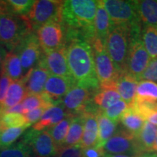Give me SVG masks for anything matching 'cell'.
Instances as JSON below:
<instances>
[{"label": "cell", "instance_id": "obj_1", "mask_svg": "<svg viewBox=\"0 0 157 157\" xmlns=\"http://www.w3.org/2000/svg\"><path fill=\"white\" fill-rule=\"evenodd\" d=\"M98 1L67 0L64 1L62 24L66 33V42L72 38H80L90 44L95 39L94 22Z\"/></svg>", "mask_w": 157, "mask_h": 157}, {"label": "cell", "instance_id": "obj_2", "mask_svg": "<svg viewBox=\"0 0 157 157\" xmlns=\"http://www.w3.org/2000/svg\"><path fill=\"white\" fill-rule=\"evenodd\" d=\"M66 47L68 69L76 85L95 91L99 90L91 44L83 39L73 38L66 41Z\"/></svg>", "mask_w": 157, "mask_h": 157}, {"label": "cell", "instance_id": "obj_3", "mask_svg": "<svg viewBox=\"0 0 157 157\" xmlns=\"http://www.w3.org/2000/svg\"><path fill=\"white\" fill-rule=\"evenodd\" d=\"M130 35L127 25H114L104 42L108 54L120 74L126 72Z\"/></svg>", "mask_w": 157, "mask_h": 157}, {"label": "cell", "instance_id": "obj_4", "mask_svg": "<svg viewBox=\"0 0 157 157\" xmlns=\"http://www.w3.org/2000/svg\"><path fill=\"white\" fill-rule=\"evenodd\" d=\"M34 31L24 17L10 13L0 16V44L13 52L23 39Z\"/></svg>", "mask_w": 157, "mask_h": 157}, {"label": "cell", "instance_id": "obj_5", "mask_svg": "<svg viewBox=\"0 0 157 157\" xmlns=\"http://www.w3.org/2000/svg\"><path fill=\"white\" fill-rule=\"evenodd\" d=\"M91 45L100 87H111L116 89V82L120 73L115 68L112 60L108 54L104 42L101 39H95Z\"/></svg>", "mask_w": 157, "mask_h": 157}, {"label": "cell", "instance_id": "obj_6", "mask_svg": "<svg viewBox=\"0 0 157 157\" xmlns=\"http://www.w3.org/2000/svg\"><path fill=\"white\" fill-rule=\"evenodd\" d=\"M64 1L60 0H37L30 12L23 16L28 21L33 31L50 22L62 23V11Z\"/></svg>", "mask_w": 157, "mask_h": 157}, {"label": "cell", "instance_id": "obj_7", "mask_svg": "<svg viewBox=\"0 0 157 157\" xmlns=\"http://www.w3.org/2000/svg\"><path fill=\"white\" fill-rule=\"evenodd\" d=\"M104 8L109 15L113 26L127 25L131 29H141L135 1L102 0Z\"/></svg>", "mask_w": 157, "mask_h": 157}, {"label": "cell", "instance_id": "obj_8", "mask_svg": "<svg viewBox=\"0 0 157 157\" xmlns=\"http://www.w3.org/2000/svg\"><path fill=\"white\" fill-rule=\"evenodd\" d=\"M141 32V29H130V43L126 68V73L138 82L151 60L143 44Z\"/></svg>", "mask_w": 157, "mask_h": 157}, {"label": "cell", "instance_id": "obj_9", "mask_svg": "<svg viewBox=\"0 0 157 157\" xmlns=\"http://www.w3.org/2000/svg\"><path fill=\"white\" fill-rule=\"evenodd\" d=\"M97 91L76 84L62 98L61 103L67 114L76 116L85 112H97L98 109L93 103Z\"/></svg>", "mask_w": 157, "mask_h": 157}, {"label": "cell", "instance_id": "obj_10", "mask_svg": "<svg viewBox=\"0 0 157 157\" xmlns=\"http://www.w3.org/2000/svg\"><path fill=\"white\" fill-rule=\"evenodd\" d=\"M13 52L19 56L24 76L38 64L43 53L36 32L27 34Z\"/></svg>", "mask_w": 157, "mask_h": 157}, {"label": "cell", "instance_id": "obj_11", "mask_svg": "<svg viewBox=\"0 0 157 157\" xmlns=\"http://www.w3.org/2000/svg\"><path fill=\"white\" fill-rule=\"evenodd\" d=\"M22 141L37 156L56 157L58 148L48 129L36 130L31 129L25 133Z\"/></svg>", "mask_w": 157, "mask_h": 157}, {"label": "cell", "instance_id": "obj_12", "mask_svg": "<svg viewBox=\"0 0 157 157\" xmlns=\"http://www.w3.org/2000/svg\"><path fill=\"white\" fill-rule=\"evenodd\" d=\"M36 34L43 52L57 50L66 45V33L62 23H46L37 29Z\"/></svg>", "mask_w": 157, "mask_h": 157}, {"label": "cell", "instance_id": "obj_13", "mask_svg": "<svg viewBox=\"0 0 157 157\" xmlns=\"http://www.w3.org/2000/svg\"><path fill=\"white\" fill-rule=\"evenodd\" d=\"M105 154L139 155L135 137L124 129H119L103 146Z\"/></svg>", "mask_w": 157, "mask_h": 157}, {"label": "cell", "instance_id": "obj_14", "mask_svg": "<svg viewBox=\"0 0 157 157\" xmlns=\"http://www.w3.org/2000/svg\"><path fill=\"white\" fill-rule=\"evenodd\" d=\"M38 63L46 68L50 75L71 77L68 69L66 45L57 50L43 52Z\"/></svg>", "mask_w": 157, "mask_h": 157}, {"label": "cell", "instance_id": "obj_15", "mask_svg": "<svg viewBox=\"0 0 157 157\" xmlns=\"http://www.w3.org/2000/svg\"><path fill=\"white\" fill-rule=\"evenodd\" d=\"M50 74L42 65L38 63L21 78L27 94L40 95L44 92L47 80Z\"/></svg>", "mask_w": 157, "mask_h": 157}, {"label": "cell", "instance_id": "obj_16", "mask_svg": "<svg viewBox=\"0 0 157 157\" xmlns=\"http://www.w3.org/2000/svg\"><path fill=\"white\" fill-rule=\"evenodd\" d=\"M76 85L71 77L50 75L45 83L44 93L57 103H61L62 98Z\"/></svg>", "mask_w": 157, "mask_h": 157}, {"label": "cell", "instance_id": "obj_17", "mask_svg": "<svg viewBox=\"0 0 157 157\" xmlns=\"http://www.w3.org/2000/svg\"><path fill=\"white\" fill-rule=\"evenodd\" d=\"M137 84L136 78L126 72L120 74L116 82V90L129 108L134 105Z\"/></svg>", "mask_w": 157, "mask_h": 157}, {"label": "cell", "instance_id": "obj_18", "mask_svg": "<svg viewBox=\"0 0 157 157\" xmlns=\"http://www.w3.org/2000/svg\"><path fill=\"white\" fill-rule=\"evenodd\" d=\"M67 116L63 104H57L45 110L39 121L33 125L32 128L39 131L50 128L60 122Z\"/></svg>", "mask_w": 157, "mask_h": 157}, {"label": "cell", "instance_id": "obj_19", "mask_svg": "<svg viewBox=\"0 0 157 157\" xmlns=\"http://www.w3.org/2000/svg\"><path fill=\"white\" fill-rule=\"evenodd\" d=\"M157 137V127L148 121H146L142 129L135 137L137 148L139 154L154 152V144Z\"/></svg>", "mask_w": 157, "mask_h": 157}, {"label": "cell", "instance_id": "obj_20", "mask_svg": "<svg viewBox=\"0 0 157 157\" xmlns=\"http://www.w3.org/2000/svg\"><path fill=\"white\" fill-rule=\"evenodd\" d=\"M83 115L84 118V132L80 146L82 148L96 146L98 138V125L96 113L85 112Z\"/></svg>", "mask_w": 157, "mask_h": 157}, {"label": "cell", "instance_id": "obj_21", "mask_svg": "<svg viewBox=\"0 0 157 157\" xmlns=\"http://www.w3.org/2000/svg\"><path fill=\"white\" fill-rule=\"evenodd\" d=\"M135 4L140 23L145 26L157 28V1L138 0Z\"/></svg>", "mask_w": 157, "mask_h": 157}, {"label": "cell", "instance_id": "obj_22", "mask_svg": "<svg viewBox=\"0 0 157 157\" xmlns=\"http://www.w3.org/2000/svg\"><path fill=\"white\" fill-rule=\"evenodd\" d=\"M98 125V138L96 146L103 148L105 143L117 132L118 123L103 114L101 110L96 112Z\"/></svg>", "mask_w": 157, "mask_h": 157}, {"label": "cell", "instance_id": "obj_23", "mask_svg": "<svg viewBox=\"0 0 157 157\" xmlns=\"http://www.w3.org/2000/svg\"><path fill=\"white\" fill-rule=\"evenodd\" d=\"M112 27L113 25L110 21L109 15L104 8L101 1H98L95 22H94L95 39H101L103 42H105Z\"/></svg>", "mask_w": 157, "mask_h": 157}, {"label": "cell", "instance_id": "obj_24", "mask_svg": "<svg viewBox=\"0 0 157 157\" xmlns=\"http://www.w3.org/2000/svg\"><path fill=\"white\" fill-rule=\"evenodd\" d=\"M123 129L136 137L142 129L146 120L134 108H129L120 119Z\"/></svg>", "mask_w": 157, "mask_h": 157}, {"label": "cell", "instance_id": "obj_25", "mask_svg": "<svg viewBox=\"0 0 157 157\" xmlns=\"http://www.w3.org/2000/svg\"><path fill=\"white\" fill-rule=\"evenodd\" d=\"M121 99L115 88L100 87L93 96V103L97 109L104 111Z\"/></svg>", "mask_w": 157, "mask_h": 157}, {"label": "cell", "instance_id": "obj_26", "mask_svg": "<svg viewBox=\"0 0 157 157\" xmlns=\"http://www.w3.org/2000/svg\"><path fill=\"white\" fill-rule=\"evenodd\" d=\"M26 95L27 93L22 80L12 81L3 105L0 107V112L21 103Z\"/></svg>", "mask_w": 157, "mask_h": 157}, {"label": "cell", "instance_id": "obj_27", "mask_svg": "<svg viewBox=\"0 0 157 157\" xmlns=\"http://www.w3.org/2000/svg\"><path fill=\"white\" fill-rule=\"evenodd\" d=\"M135 102L157 105V83L146 80L139 81Z\"/></svg>", "mask_w": 157, "mask_h": 157}, {"label": "cell", "instance_id": "obj_28", "mask_svg": "<svg viewBox=\"0 0 157 157\" xmlns=\"http://www.w3.org/2000/svg\"><path fill=\"white\" fill-rule=\"evenodd\" d=\"M12 81H18L23 77V71L21 60L14 52H7L1 70Z\"/></svg>", "mask_w": 157, "mask_h": 157}, {"label": "cell", "instance_id": "obj_29", "mask_svg": "<svg viewBox=\"0 0 157 157\" xmlns=\"http://www.w3.org/2000/svg\"><path fill=\"white\" fill-rule=\"evenodd\" d=\"M84 118L83 113L74 116L71 121L67 136L63 143V147L73 146L80 144L84 132Z\"/></svg>", "mask_w": 157, "mask_h": 157}, {"label": "cell", "instance_id": "obj_30", "mask_svg": "<svg viewBox=\"0 0 157 157\" xmlns=\"http://www.w3.org/2000/svg\"><path fill=\"white\" fill-rule=\"evenodd\" d=\"M73 117V115H68L60 122L48 129L49 132H50L58 150L63 148Z\"/></svg>", "mask_w": 157, "mask_h": 157}, {"label": "cell", "instance_id": "obj_31", "mask_svg": "<svg viewBox=\"0 0 157 157\" xmlns=\"http://www.w3.org/2000/svg\"><path fill=\"white\" fill-rule=\"evenodd\" d=\"M141 37L151 59L157 58V28L145 26L141 32Z\"/></svg>", "mask_w": 157, "mask_h": 157}, {"label": "cell", "instance_id": "obj_32", "mask_svg": "<svg viewBox=\"0 0 157 157\" xmlns=\"http://www.w3.org/2000/svg\"><path fill=\"white\" fill-rule=\"evenodd\" d=\"M31 126L30 124H27L23 127L9 128L3 130L0 135V148H7L14 144L17 139H18Z\"/></svg>", "mask_w": 157, "mask_h": 157}, {"label": "cell", "instance_id": "obj_33", "mask_svg": "<svg viewBox=\"0 0 157 157\" xmlns=\"http://www.w3.org/2000/svg\"><path fill=\"white\" fill-rule=\"evenodd\" d=\"M29 147L22 140L7 148H0V157H32Z\"/></svg>", "mask_w": 157, "mask_h": 157}, {"label": "cell", "instance_id": "obj_34", "mask_svg": "<svg viewBox=\"0 0 157 157\" xmlns=\"http://www.w3.org/2000/svg\"><path fill=\"white\" fill-rule=\"evenodd\" d=\"M27 124H30L27 122L25 116L23 114L4 113L0 115V126L2 131L9 128L23 127Z\"/></svg>", "mask_w": 157, "mask_h": 157}, {"label": "cell", "instance_id": "obj_35", "mask_svg": "<svg viewBox=\"0 0 157 157\" xmlns=\"http://www.w3.org/2000/svg\"><path fill=\"white\" fill-rule=\"evenodd\" d=\"M34 0H8L6 1L8 13L19 17L26 16L34 3Z\"/></svg>", "mask_w": 157, "mask_h": 157}, {"label": "cell", "instance_id": "obj_36", "mask_svg": "<svg viewBox=\"0 0 157 157\" xmlns=\"http://www.w3.org/2000/svg\"><path fill=\"white\" fill-rule=\"evenodd\" d=\"M128 109L129 107L127 104L122 99H121L118 101L117 103L113 104L112 105H111L109 108L104 111H102V112L110 119L119 122L122 115Z\"/></svg>", "mask_w": 157, "mask_h": 157}, {"label": "cell", "instance_id": "obj_37", "mask_svg": "<svg viewBox=\"0 0 157 157\" xmlns=\"http://www.w3.org/2000/svg\"><path fill=\"white\" fill-rule=\"evenodd\" d=\"M23 109H24V115L29 111L32 110L39 109V108L43 107L44 109V102L41 95H34V94H27L21 102Z\"/></svg>", "mask_w": 157, "mask_h": 157}, {"label": "cell", "instance_id": "obj_38", "mask_svg": "<svg viewBox=\"0 0 157 157\" xmlns=\"http://www.w3.org/2000/svg\"><path fill=\"white\" fill-rule=\"evenodd\" d=\"M146 80L156 83L157 82V58L151 60L150 63L139 78V81Z\"/></svg>", "mask_w": 157, "mask_h": 157}, {"label": "cell", "instance_id": "obj_39", "mask_svg": "<svg viewBox=\"0 0 157 157\" xmlns=\"http://www.w3.org/2000/svg\"><path fill=\"white\" fill-rule=\"evenodd\" d=\"M82 149L80 144L63 147L58 151L56 157H82Z\"/></svg>", "mask_w": 157, "mask_h": 157}, {"label": "cell", "instance_id": "obj_40", "mask_svg": "<svg viewBox=\"0 0 157 157\" xmlns=\"http://www.w3.org/2000/svg\"><path fill=\"white\" fill-rule=\"evenodd\" d=\"M11 82L12 80L5 72L0 71V107L3 105Z\"/></svg>", "mask_w": 157, "mask_h": 157}, {"label": "cell", "instance_id": "obj_41", "mask_svg": "<svg viewBox=\"0 0 157 157\" xmlns=\"http://www.w3.org/2000/svg\"><path fill=\"white\" fill-rule=\"evenodd\" d=\"M45 109H44L43 107L39 108V109L32 110V111H29L28 113H25L24 115L25 119H26L27 122L29 124H30L31 125H32L33 124H36V122H38L40 119V118L42 117V116L43 114V113L44 112Z\"/></svg>", "mask_w": 157, "mask_h": 157}, {"label": "cell", "instance_id": "obj_42", "mask_svg": "<svg viewBox=\"0 0 157 157\" xmlns=\"http://www.w3.org/2000/svg\"><path fill=\"white\" fill-rule=\"evenodd\" d=\"M105 154L103 148L98 146L82 149V157H103Z\"/></svg>", "mask_w": 157, "mask_h": 157}, {"label": "cell", "instance_id": "obj_43", "mask_svg": "<svg viewBox=\"0 0 157 157\" xmlns=\"http://www.w3.org/2000/svg\"><path fill=\"white\" fill-rule=\"evenodd\" d=\"M7 50H5V48H4L2 45L0 44V70H1L2 67V65L5 60V58L6 56H7Z\"/></svg>", "mask_w": 157, "mask_h": 157}, {"label": "cell", "instance_id": "obj_44", "mask_svg": "<svg viewBox=\"0 0 157 157\" xmlns=\"http://www.w3.org/2000/svg\"><path fill=\"white\" fill-rule=\"evenodd\" d=\"M6 13H8L7 2H6V1H1L0 0V16Z\"/></svg>", "mask_w": 157, "mask_h": 157}, {"label": "cell", "instance_id": "obj_45", "mask_svg": "<svg viewBox=\"0 0 157 157\" xmlns=\"http://www.w3.org/2000/svg\"><path fill=\"white\" fill-rule=\"evenodd\" d=\"M147 121H148L149 122H151L157 127V112L152 113L151 115L149 116L148 119H147Z\"/></svg>", "mask_w": 157, "mask_h": 157}, {"label": "cell", "instance_id": "obj_46", "mask_svg": "<svg viewBox=\"0 0 157 157\" xmlns=\"http://www.w3.org/2000/svg\"><path fill=\"white\" fill-rule=\"evenodd\" d=\"M138 155L129 154H105L103 157H137Z\"/></svg>", "mask_w": 157, "mask_h": 157}, {"label": "cell", "instance_id": "obj_47", "mask_svg": "<svg viewBox=\"0 0 157 157\" xmlns=\"http://www.w3.org/2000/svg\"><path fill=\"white\" fill-rule=\"evenodd\" d=\"M137 157H157V154L154 152L143 153V154H139Z\"/></svg>", "mask_w": 157, "mask_h": 157}, {"label": "cell", "instance_id": "obj_48", "mask_svg": "<svg viewBox=\"0 0 157 157\" xmlns=\"http://www.w3.org/2000/svg\"><path fill=\"white\" fill-rule=\"evenodd\" d=\"M154 152H156L157 154V137L156 139V141H155V144H154Z\"/></svg>", "mask_w": 157, "mask_h": 157}, {"label": "cell", "instance_id": "obj_49", "mask_svg": "<svg viewBox=\"0 0 157 157\" xmlns=\"http://www.w3.org/2000/svg\"><path fill=\"white\" fill-rule=\"evenodd\" d=\"M2 131V129H1V126H0V135H1V133Z\"/></svg>", "mask_w": 157, "mask_h": 157}, {"label": "cell", "instance_id": "obj_50", "mask_svg": "<svg viewBox=\"0 0 157 157\" xmlns=\"http://www.w3.org/2000/svg\"><path fill=\"white\" fill-rule=\"evenodd\" d=\"M36 157H42V156H36Z\"/></svg>", "mask_w": 157, "mask_h": 157}]
</instances>
